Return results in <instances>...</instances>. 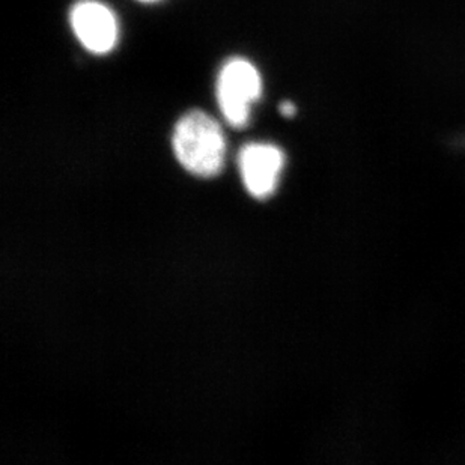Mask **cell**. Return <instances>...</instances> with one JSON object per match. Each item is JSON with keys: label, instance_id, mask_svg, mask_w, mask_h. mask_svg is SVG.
Masks as SVG:
<instances>
[{"label": "cell", "instance_id": "cell-6", "mask_svg": "<svg viewBox=\"0 0 465 465\" xmlns=\"http://www.w3.org/2000/svg\"><path fill=\"white\" fill-rule=\"evenodd\" d=\"M139 2H143V4H155V2H160V0H139Z\"/></svg>", "mask_w": 465, "mask_h": 465}, {"label": "cell", "instance_id": "cell-1", "mask_svg": "<svg viewBox=\"0 0 465 465\" xmlns=\"http://www.w3.org/2000/svg\"><path fill=\"white\" fill-rule=\"evenodd\" d=\"M172 148L181 166L192 175L214 178L223 171L226 137L220 124L203 110H190L178 119Z\"/></svg>", "mask_w": 465, "mask_h": 465}, {"label": "cell", "instance_id": "cell-4", "mask_svg": "<svg viewBox=\"0 0 465 465\" xmlns=\"http://www.w3.org/2000/svg\"><path fill=\"white\" fill-rule=\"evenodd\" d=\"M285 163V153L265 142L246 143L238 153V167L244 187L261 201L276 193Z\"/></svg>", "mask_w": 465, "mask_h": 465}, {"label": "cell", "instance_id": "cell-3", "mask_svg": "<svg viewBox=\"0 0 465 465\" xmlns=\"http://www.w3.org/2000/svg\"><path fill=\"white\" fill-rule=\"evenodd\" d=\"M70 25L80 45L93 54H107L118 45V18L100 0L75 2L70 11Z\"/></svg>", "mask_w": 465, "mask_h": 465}, {"label": "cell", "instance_id": "cell-5", "mask_svg": "<svg viewBox=\"0 0 465 465\" xmlns=\"http://www.w3.org/2000/svg\"><path fill=\"white\" fill-rule=\"evenodd\" d=\"M279 110H281V114H283L285 118H292V116L295 114V112H297L294 103L291 102L281 103V105H279Z\"/></svg>", "mask_w": 465, "mask_h": 465}, {"label": "cell", "instance_id": "cell-2", "mask_svg": "<svg viewBox=\"0 0 465 465\" xmlns=\"http://www.w3.org/2000/svg\"><path fill=\"white\" fill-rule=\"evenodd\" d=\"M262 95V79L256 66L244 57H231L220 68L215 97L224 121L242 130L251 123L252 107Z\"/></svg>", "mask_w": 465, "mask_h": 465}]
</instances>
